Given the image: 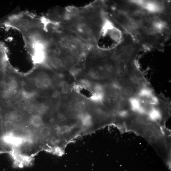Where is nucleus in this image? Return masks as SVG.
<instances>
[{
    "label": "nucleus",
    "instance_id": "nucleus-14",
    "mask_svg": "<svg viewBox=\"0 0 171 171\" xmlns=\"http://www.w3.org/2000/svg\"><path fill=\"white\" fill-rule=\"evenodd\" d=\"M36 86L37 88H40L43 86V83L40 80H38L36 82Z\"/></svg>",
    "mask_w": 171,
    "mask_h": 171
},
{
    "label": "nucleus",
    "instance_id": "nucleus-16",
    "mask_svg": "<svg viewBox=\"0 0 171 171\" xmlns=\"http://www.w3.org/2000/svg\"><path fill=\"white\" fill-rule=\"evenodd\" d=\"M39 109H46V106L43 103H40L39 105Z\"/></svg>",
    "mask_w": 171,
    "mask_h": 171
},
{
    "label": "nucleus",
    "instance_id": "nucleus-9",
    "mask_svg": "<svg viewBox=\"0 0 171 171\" xmlns=\"http://www.w3.org/2000/svg\"><path fill=\"white\" fill-rule=\"evenodd\" d=\"M11 150L8 146L4 141L2 137H0V153H9Z\"/></svg>",
    "mask_w": 171,
    "mask_h": 171
},
{
    "label": "nucleus",
    "instance_id": "nucleus-11",
    "mask_svg": "<svg viewBox=\"0 0 171 171\" xmlns=\"http://www.w3.org/2000/svg\"><path fill=\"white\" fill-rule=\"evenodd\" d=\"M17 83L16 81L14 80H11L8 83L9 87L11 90H14L17 87Z\"/></svg>",
    "mask_w": 171,
    "mask_h": 171
},
{
    "label": "nucleus",
    "instance_id": "nucleus-12",
    "mask_svg": "<svg viewBox=\"0 0 171 171\" xmlns=\"http://www.w3.org/2000/svg\"><path fill=\"white\" fill-rule=\"evenodd\" d=\"M125 50L127 53L130 54L133 52V50H134V48L131 45H128L125 47Z\"/></svg>",
    "mask_w": 171,
    "mask_h": 171
},
{
    "label": "nucleus",
    "instance_id": "nucleus-3",
    "mask_svg": "<svg viewBox=\"0 0 171 171\" xmlns=\"http://www.w3.org/2000/svg\"><path fill=\"white\" fill-rule=\"evenodd\" d=\"M143 103L149 107L157 105L159 100L154 93L150 89L144 88L140 91L138 97Z\"/></svg>",
    "mask_w": 171,
    "mask_h": 171
},
{
    "label": "nucleus",
    "instance_id": "nucleus-6",
    "mask_svg": "<svg viewBox=\"0 0 171 171\" xmlns=\"http://www.w3.org/2000/svg\"><path fill=\"white\" fill-rule=\"evenodd\" d=\"M148 119L152 122L157 123L161 120L162 115L157 108L153 106L150 109L147 114Z\"/></svg>",
    "mask_w": 171,
    "mask_h": 171
},
{
    "label": "nucleus",
    "instance_id": "nucleus-8",
    "mask_svg": "<svg viewBox=\"0 0 171 171\" xmlns=\"http://www.w3.org/2000/svg\"><path fill=\"white\" fill-rule=\"evenodd\" d=\"M50 64L53 68L59 69L63 66V62L61 58L58 56H54L51 58Z\"/></svg>",
    "mask_w": 171,
    "mask_h": 171
},
{
    "label": "nucleus",
    "instance_id": "nucleus-17",
    "mask_svg": "<svg viewBox=\"0 0 171 171\" xmlns=\"http://www.w3.org/2000/svg\"><path fill=\"white\" fill-rule=\"evenodd\" d=\"M34 112L33 109H31V108H30L28 110L27 112L29 114H33Z\"/></svg>",
    "mask_w": 171,
    "mask_h": 171
},
{
    "label": "nucleus",
    "instance_id": "nucleus-10",
    "mask_svg": "<svg viewBox=\"0 0 171 171\" xmlns=\"http://www.w3.org/2000/svg\"><path fill=\"white\" fill-rule=\"evenodd\" d=\"M70 53L73 56H75L79 53V49L77 46H74L70 49Z\"/></svg>",
    "mask_w": 171,
    "mask_h": 171
},
{
    "label": "nucleus",
    "instance_id": "nucleus-7",
    "mask_svg": "<svg viewBox=\"0 0 171 171\" xmlns=\"http://www.w3.org/2000/svg\"><path fill=\"white\" fill-rule=\"evenodd\" d=\"M78 93L86 98L90 99L94 97L95 95L91 91L85 87H79L77 88Z\"/></svg>",
    "mask_w": 171,
    "mask_h": 171
},
{
    "label": "nucleus",
    "instance_id": "nucleus-5",
    "mask_svg": "<svg viewBox=\"0 0 171 171\" xmlns=\"http://www.w3.org/2000/svg\"><path fill=\"white\" fill-rule=\"evenodd\" d=\"M132 2L140 6L151 12H159L161 11L163 6L160 3L149 1H134Z\"/></svg>",
    "mask_w": 171,
    "mask_h": 171
},
{
    "label": "nucleus",
    "instance_id": "nucleus-4",
    "mask_svg": "<svg viewBox=\"0 0 171 171\" xmlns=\"http://www.w3.org/2000/svg\"><path fill=\"white\" fill-rule=\"evenodd\" d=\"M129 103L132 111L140 115H147L149 108L143 103L138 97L130 98Z\"/></svg>",
    "mask_w": 171,
    "mask_h": 171
},
{
    "label": "nucleus",
    "instance_id": "nucleus-15",
    "mask_svg": "<svg viewBox=\"0 0 171 171\" xmlns=\"http://www.w3.org/2000/svg\"><path fill=\"white\" fill-rule=\"evenodd\" d=\"M3 136L2 119H1V115H0V137H3Z\"/></svg>",
    "mask_w": 171,
    "mask_h": 171
},
{
    "label": "nucleus",
    "instance_id": "nucleus-1",
    "mask_svg": "<svg viewBox=\"0 0 171 171\" xmlns=\"http://www.w3.org/2000/svg\"><path fill=\"white\" fill-rule=\"evenodd\" d=\"M0 26L5 30L14 29L21 34L23 41L35 37L46 28L43 17L27 11L9 15L0 20Z\"/></svg>",
    "mask_w": 171,
    "mask_h": 171
},
{
    "label": "nucleus",
    "instance_id": "nucleus-2",
    "mask_svg": "<svg viewBox=\"0 0 171 171\" xmlns=\"http://www.w3.org/2000/svg\"><path fill=\"white\" fill-rule=\"evenodd\" d=\"M8 61V55L7 52L0 47V75L7 72L10 69ZM4 77L0 78V97L2 99L6 94L9 88L8 83L7 82Z\"/></svg>",
    "mask_w": 171,
    "mask_h": 171
},
{
    "label": "nucleus",
    "instance_id": "nucleus-13",
    "mask_svg": "<svg viewBox=\"0 0 171 171\" xmlns=\"http://www.w3.org/2000/svg\"><path fill=\"white\" fill-rule=\"evenodd\" d=\"M43 85L45 87H49L51 84V81L49 79L45 78L43 81Z\"/></svg>",
    "mask_w": 171,
    "mask_h": 171
}]
</instances>
